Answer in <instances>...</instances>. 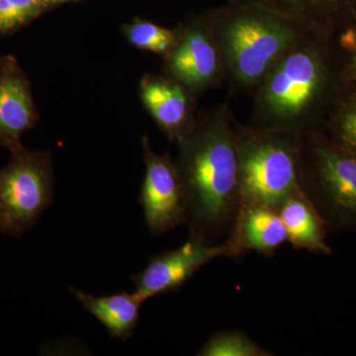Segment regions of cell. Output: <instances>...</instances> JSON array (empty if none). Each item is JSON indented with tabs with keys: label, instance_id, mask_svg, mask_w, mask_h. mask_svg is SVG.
<instances>
[{
	"label": "cell",
	"instance_id": "1",
	"mask_svg": "<svg viewBox=\"0 0 356 356\" xmlns=\"http://www.w3.org/2000/svg\"><path fill=\"white\" fill-rule=\"evenodd\" d=\"M238 123L226 104L202 113L177 142L175 161L191 238L214 243L228 236L242 207Z\"/></svg>",
	"mask_w": 356,
	"mask_h": 356
},
{
	"label": "cell",
	"instance_id": "2",
	"mask_svg": "<svg viewBox=\"0 0 356 356\" xmlns=\"http://www.w3.org/2000/svg\"><path fill=\"white\" fill-rule=\"evenodd\" d=\"M330 72L318 31H310L269 70L254 95L250 127L300 137L317 132Z\"/></svg>",
	"mask_w": 356,
	"mask_h": 356
},
{
	"label": "cell",
	"instance_id": "3",
	"mask_svg": "<svg viewBox=\"0 0 356 356\" xmlns=\"http://www.w3.org/2000/svg\"><path fill=\"white\" fill-rule=\"evenodd\" d=\"M226 81L235 92L252 93L269 70L313 30L252 4L232 3L210 14Z\"/></svg>",
	"mask_w": 356,
	"mask_h": 356
},
{
	"label": "cell",
	"instance_id": "4",
	"mask_svg": "<svg viewBox=\"0 0 356 356\" xmlns=\"http://www.w3.org/2000/svg\"><path fill=\"white\" fill-rule=\"evenodd\" d=\"M297 138L301 187L325 229L356 233V154L318 131Z\"/></svg>",
	"mask_w": 356,
	"mask_h": 356
},
{
	"label": "cell",
	"instance_id": "5",
	"mask_svg": "<svg viewBox=\"0 0 356 356\" xmlns=\"http://www.w3.org/2000/svg\"><path fill=\"white\" fill-rule=\"evenodd\" d=\"M238 146L242 206L257 204L278 212L302 188L298 138L238 123Z\"/></svg>",
	"mask_w": 356,
	"mask_h": 356
},
{
	"label": "cell",
	"instance_id": "6",
	"mask_svg": "<svg viewBox=\"0 0 356 356\" xmlns=\"http://www.w3.org/2000/svg\"><path fill=\"white\" fill-rule=\"evenodd\" d=\"M11 154L0 170V234L19 238L50 205L55 177L48 152L22 146Z\"/></svg>",
	"mask_w": 356,
	"mask_h": 356
},
{
	"label": "cell",
	"instance_id": "7",
	"mask_svg": "<svg viewBox=\"0 0 356 356\" xmlns=\"http://www.w3.org/2000/svg\"><path fill=\"white\" fill-rule=\"evenodd\" d=\"M177 43L165 56V76L181 84L194 97L226 81L222 54L210 15L178 28Z\"/></svg>",
	"mask_w": 356,
	"mask_h": 356
},
{
	"label": "cell",
	"instance_id": "8",
	"mask_svg": "<svg viewBox=\"0 0 356 356\" xmlns=\"http://www.w3.org/2000/svg\"><path fill=\"white\" fill-rule=\"evenodd\" d=\"M142 146L146 175L140 203L149 232L153 235H163L186 224L184 188L170 154H154L147 137L143 138Z\"/></svg>",
	"mask_w": 356,
	"mask_h": 356
},
{
	"label": "cell",
	"instance_id": "9",
	"mask_svg": "<svg viewBox=\"0 0 356 356\" xmlns=\"http://www.w3.org/2000/svg\"><path fill=\"white\" fill-rule=\"evenodd\" d=\"M222 257L221 243L191 238L181 247L153 255L140 273L132 275L136 292L147 301L181 289L208 262Z\"/></svg>",
	"mask_w": 356,
	"mask_h": 356
},
{
	"label": "cell",
	"instance_id": "10",
	"mask_svg": "<svg viewBox=\"0 0 356 356\" xmlns=\"http://www.w3.org/2000/svg\"><path fill=\"white\" fill-rule=\"evenodd\" d=\"M38 122L31 84L17 58L0 57V145L10 152L22 147L21 137Z\"/></svg>",
	"mask_w": 356,
	"mask_h": 356
},
{
	"label": "cell",
	"instance_id": "11",
	"mask_svg": "<svg viewBox=\"0 0 356 356\" xmlns=\"http://www.w3.org/2000/svg\"><path fill=\"white\" fill-rule=\"evenodd\" d=\"M285 243L287 232L277 211L257 204L243 205L233 229L221 243L222 257L236 259L250 252L273 257Z\"/></svg>",
	"mask_w": 356,
	"mask_h": 356
},
{
	"label": "cell",
	"instance_id": "12",
	"mask_svg": "<svg viewBox=\"0 0 356 356\" xmlns=\"http://www.w3.org/2000/svg\"><path fill=\"white\" fill-rule=\"evenodd\" d=\"M140 96L161 130L170 140L184 139L195 125L194 96L168 76H146L140 81Z\"/></svg>",
	"mask_w": 356,
	"mask_h": 356
},
{
	"label": "cell",
	"instance_id": "13",
	"mask_svg": "<svg viewBox=\"0 0 356 356\" xmlns=\"http://www.w3.org/2000/svg\"><path fill=\"white\" fill-rule=\"evenodd\" d=\"M287 232L288 243L295 250L314 254H332L327 243V229L303 189L295 191L278 210Z\"/></svg>",
	"mask_w": 356,
	"mask_h": 356
},
{
	"label": "cell",
	"instance_id": "14",
	"mask_svg": "<svg viewBox=\"0 0 356 356\" xmlns=\"http://www.w3.org/2000/svg\"><path fill=\"white\" fill-rule=\"evenodd\" d=\"M77 301L105 327L110 337L126 341L132 337L140 321V309L144 303L139 294L121 291L108 296H93L70 287Z\"/></svg>",
	"mask_w": 356,
	"mask_h": 356
},
{
	"label": "cell",
	"instance_id": "15",
	"mask_svg": "<svg viewBox=\"0 0 356 356\" xmlns=\"http://www.w3.org/2000/svg\"><path fill=\"white\" fill-rule=\"evenodd\" d=\"M334 1V0H231L232 3L252 4L264 7L296 21L313 31H318L321 9Z\"/></svg>",
	"mask_w": 356,
	"mask_h": 356
},
{
	"label": "cell",
	"instance_id": "16",
	"mask_svg": "<svg viewBox=\"0 0 356 356\" xmlns=\"http://www.w3.org/2000/svg\"><path fill=\"white\" fill-rule=\"evenodd\" d=\"M199 356H271L242 331H221L213 334L197 353Z\"/></svg>",
	"mask_w": 356,
	"mask_h": 356
},
{
	"label": "cell",
	"instance_id": "17",
	"mask_svg": "<svg viewBox=\"0 0 356 356\" xmlns=\"http://www.w3.org/2000/svg\"><path fill=\"white\" fill-rule=\"evenodd\" d=\"M124 34L137 48L165 57L177 43L178 30L166 29L149 21L136 20L124 27Z\"/></svg>",
	"mask_w": 356,
	"mask_h": 356
},
{
	"label": "cell",
	"instance_id": "18",
	"mask_svg": "<svg viewBox=\"0 0 356 356\" xmlns=\"http://www.w3.org/2000/svg\"><path fill=\"white\" fill-rule=\"evenodd\" d=\"M44 9L39 0H0V36L27 25Z\"/></svg>",
	"mask_w": 356,
	"mask_h": 356
},
{
	"label": "cell",
	"instance_id": "19",
	"mask_svg": "<svg viewBox=\"0 0 356 356\" xmlns=\"http://www.w3.org/2000/svg\"><path fill=\"white\" fill-rule=\"evenodd\" d=\"M348 105L337 117L336 139L332 140L356 154V102Z\"/></svg>",
	"mask_w": 356,
	"mask_h": 356
},
{
	"label": "cell",
	"instance_id": "20",
	"mask_svg": "<svg viewBox=\"0 0 356 356\" xmlns=\"http://www.w3.org/2000/svg\"><path fill=\"white\" fill-rule=\"evenodd\" d=\"M40 3L47 8L48 6H54V4L63 3V2L72 1V0H39Z\"/></svg>",
	"mask_w": 356,
	"mask_h": 356
}]
</instances>
